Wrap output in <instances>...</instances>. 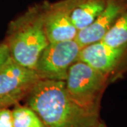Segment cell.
<instances>
[{
    "mask_svg": "<svg viewBox=\"0 0 127 127\" xmlns=\"http://www.w3.org/2000/svg\"><path fill=\"white\" fill-rule=\"evenodd\" d=\"M40 80L34 69L18 64L9 56L0 68V108L18 104Z\"/></svg>",
    "mask_w": 127,
    "mask_h": 127,
    "instance_id": "obj_5",
    "label": "cell"
},
{
    "mask_svg": "<svg viewBox=\"0 0 127 127\" xmlns=\"http://www.w3.org/2000/svg\"><path fill=\"white\" fill-rule=\"evenodd\" d=\"M4 42L12 59L35 70L41 52L49 44L44 26L42 2L30 6L9 23Z\"/></svg>",
    "mask_w": 127,
    "mask_h": 127,
    "instance_id": "obj_2",
    "label": "cell"
},
{
    "mask_svg": "<svg viewBox=\"0 0 127 127\" xmlns=\"http://www.w3.org/2000/svg\"><path fill=\"white\" fill-rule=\"evenodd\" d=\"M43 3V18L49 42L76 40L78 31L73 22L69 0Z\"/></svg>",
    "mask_w": 127,
    "mask_h": 127,
    "instance_id": "obj_7",
    "label": "cell"
},
{
    "mask_svg": "<svg viewBox=\"0 0 127 127\" xmlns=\"http://www.w3.org/2000/svg\"><path fill=\"white\" fill-rule=\"evenodd\" d=\"M0 127H14L12 110L9 107L0 108Z\"/></svg>",
    "mask_w": 127,
    "mask_h": 127,
    "instance_id": "obj_12",
    "label": "cell"
},
{
    "mask_svg": "<svg viewBox=\"0 0 127 127\" xmlns=\"http://www.w3.org/2000/svg\"><path fill=\"white\" fill-rule=\"evenodd\" d=\"M12 117L14 127H45L36 112L26 104L14 105Z\"/></svg>",
    "mask_w": 127,
    "mask_h": 127,
    "instance_id": "obj_10",
    "label": "cell"
},
{
    "mask_svg": "<svg viewBox=\"0 0 127 127\" xmlns=\"http://www.w3.org/2000/svg\"><path fill=\"white\" fill-rule=\"evenodd\" d=\"M24 100L45 127H91L100 120L69 97L62 81L40 80Z\"/></svg>",
    "mask_w": 127,
    "mask_h": 127,
    "instance_id": "obj_1",
    "label": "cell"
},
{
    "mask_svg": "<svg viewBox=\"0 0 127 127\" xmlns=\"http://www.w3.org/2000/svg\"><path fill=\"white\" fill-rule=\"evenodd\" d=\"M69 97L88 112L100 116V102L109 81L86 62L77 60L68 69L64 81Z\"/></svg>",
    "mask_w": 127,
    "mask_h": 127,
    "instance_id": "obj_3",
    "label": "cell"
},
{
    "mask_svg": "<svg viewBox=\"0 0 127 127\" xmlns=\"http://www.w3.org/2000/svg\"><path fill=\"white\" fill-rule=\"evenodd\" d=\"M107 0H69L72 21L79 31L88 27L106 6Z\"/></svg>",
    "mask_w": 127,
    "mask_h": 127,
    "instance_id": "obj_9",
    "label": "cell"
},
{
    "mask_svg": "<svg viewBox=\"0 0 127 127\" xmlns=\"http://www.w3.org/2000/svg\"><path fill=\"white\" fill-rule=\"evenodd\" d=\"M78 60L89 64L111 84L127 74V44L110 46L102 41L95 42L82 47Z\"/></svg>",
    "mask_w": 127,
    "mask_h": 127,
    "instance_id": "obj_4",
    "label": "cell"
},
{
    "mask_svg": "<svg viewBox=\"0 0 127 127\" xmlns=\"http://www.w3.org/2000/svg\"><path fill=\"white\" fill-rule=\"evenodd\" d=\"M101 41L110 46L127 44V6Z\"/></svg>",
    "mask_w": 127,
    "mask_h": 127,
    "instance_id": "obj_11",
    "label": "cell"
},
{
    "mask_svg": "<svg viewBox=\"0 0 127 127\" xmlns=\"http://www.w3.org/2000/svg\"><path fill=\"white\" fill-rule=\"evenodd\" d=\"M81 48L76 40L49 42L41 52L35 71L40 80L64 81Z\"/></svg>",
    "mask_w": 127,
    "mask_h": 127,
    "instance_id": "obj_6",
    "label": "cell"
},
{
    "mask_svg": "<svg viewBox=\"0 0 127 127\" xmlns=\"http://www.w3.org/2000/svg\"><path fill=\"white\" fill-rule=\"evenodd\" d=\"M127 6V0H107L106 6L88 27L78 31L76 41L81 47L100 42Z\"/></svg>",
    "mask_w": 127,
    "mask_h": 127,
    "instance_id": "obj_8",
    "label": "cell"
},
{
    "mask_svg": "<svg viewBox=\"0 0 127 127\" xmlns=\"http://www.w3.org/2000/svg\"><path fill=\"white\" fill-rule=\"evenodd\" d=\"M9 57V49H8L6 44L4 41L3 42L0 43V68Z\"/></svg>",
    "mask_w": 127,
    "mask_h": 127,
    "instance_id": "obj_13",
    "label": "cell"
},
{
    "mask_svg": "<svg viewBox=\"0 0 127 127\" xmlns=\"http://www.w3.org/2000/svg\"><path fill=\"white\" fill-rule=\"evenodd\" d=\"M91 127H107L106 125H105V124L102 122H101V121H99V122H97L95 124H93V126H91Z\"/></svg>",
    "mask_w": 127,
    "mask_h": 127,
    "instance_id": "obj_14",
    "label": "cell"
}]
</instances>
